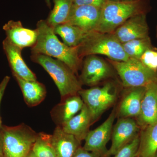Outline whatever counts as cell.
Instances as JSON below:
<instances>
[{
	"label": "cell",
	"mask_w": 157,
	"mask_h": 157,
	"mask_svg": "<svg viewBox=\"0 0 157 157\" xmlns=\"http://www.w3.org/2000/svg\"><path fill=\"white\" fill-rule=\"evenodd\" d=\"M107 1H110V2H120L121 0H107Z\"/></svg>",
	"instance_id": "cell-35"
},
{
	"label": "cell",
	"mask_w": 157,
	"mask_h": 157,
	"mask_svg": "<svg viewBox=\"0 0 157 157\" xmlns=\"http://www.w3.org/2000/svg\"><path fill=\"white\" fill-rule=\"evenodd\" d=\"M84 103L78 94L61 100L51 112L52 118L57 126H62L82 109Z\"/></svg>",
	"instance_id": "cell-16"
},
{
	"label": "cell",
	"mask_w": 157,
	"mask_h": 157,
	"mask_svg": "<svg viewBox=\"0 0 157 157\" xmlns=\"http://www.w3.org/2000/svg\"><path fill=\"white\" fill-rule=\"evenodd\" d=\"M46 4H47V6L50 8V0H45Z\"/></svg>",
	"instance_id": "cell-34"
},
{
	"label": "cell",
	"mask_w": 157,
	"mask_h": 157,
	"mask_svg": "<svg viewBox=\"0 0 157 157\" xmlns=\"http://www.w3.org/2000/svg\"><path fill=\"white\" fill-rule=\"evenodd\" d=\"M56 157H73L80 142L73 135L68 134L57 126L51 138Z\"/></svg>",
	"instance_id": "cell-17"
},
{
	"label": "cell",
	"mask_w": 157,
	"mask_h": 157,
	"mask_svg": "<svg viewBox=\"0 0 157 157\" xmlns=\"http://www.w3.org/2000/svg\"><path fill=\"white\" fill-rule=\"evenodd\" d=\"M0 157H5L4 155H0Z\"/></svg>",
	"instance_id": "cell-36"
},
{
	"label": "cell",
	"mask_w": 157,
	"mask_h": 157,
	"mask_svg": "<svg viewBox=\"0 0 157 157\" xmlns=\"http://www.w3.org/2000/svg\"><path fill=\"white\" fill-rule=\"evenodd\" d=\"M53 29L55 33L61 37L63 43L71 47L78 46L90 33L67 23L57 25Z\"/></svg>",
	"instance_id": "cell-22"
},
{
	"label": "cell",
	"mask_w": 157,
	"mask_h": 157,
	"mask_svg": "<svg viewBox=\"0 0 157 157\" xmlns=\"http://www.w3.org/2000/svg\"><path fill=\"white\" fill-rule=\"evenodd\" d=\"M136 157H140V156H139L137 155V156Z\"/></svg>",
	"instance_id": "cell-39"
},
{
	"label": "cell",
	"mask_w": 157,
	"mask_h": 157,
	"mask_svg": "<svg viewBox=\"0 0 157 157\" xmlns=\"http://www.w3.org/2000/svg\"><path fill=\"white\" fill-rule=\"evenodd\" d=\"M119 75L124 86L128 87L146 86L157 81V72L145 67L140 60L129 58L126 61L109 60Z\"/></svg>",
	"instance_id": "cell-6"
},
{
	"label": "cell",
	"mask_w": 157,
	"mask_h": 157,
	"mask_svg": "<svg viewBox=\"0 0 157 157\" xmlns=\"http://www.w3.org/2000/svg\"><path fill=\"white\" fill-rule=\"evenodd\" d=\"M38 133L25 124L14 127L2 125L0 134L5 157H27Z\"/></svg>",
	"instance_id": "cell-5"
},
{
	"label": "cell",
	"mask_w": 157,
	"mask_h": 157,
	"mask_svg": "<svg viewBox=\"0 0 157 157\" xmlns=\"http://www.w3.org/2000/svg\"><path fill=\"white\" fill-rule=\"evenodd\" d=\"M155 157H157V151L155 155Z\"/></svg>",
	"instance_id": "cell-37"
},
{
	"label": "cell",
	"mask_w": 157,
	"mask_h": 157,
	"mask_svg": "<svg viewBox=\"0 0 157 157\" xmlns=\"http://www.w3.org/2000/svg\"><path fill=\"white\" fill-rule=\"evenodd\" d=\"M122 44L124 51L129 58L138 60H140L147 50L155 48L149 36L143 39H134Z\"/></svg>",
	"instance_id": "cell-24"
},
{
	"label": "cell",
	"mask_w": 157,
	"mask_h": 157,
	"mask_svg": "<svg viewBox=\"0 0 157 157\" xmlns=\"http://www.w3.org/2000/svg\"><path fill=\"white\" fill-rule=\"evenodd\" d=\"M51 138V135L43 132L38 133L32 148L37 157H56Z\"/></svg>",
	"instance_id": "cell-25"
},
{
	"label": "cell",
	"mask_w": 157,
	"mask_h": 157,
	"mask_svg": "<svg viewBox=\"0 0 157 157\" xmlns=\"http://www.w3.org/2000/svg\"><path fill=\"white\" fill-rule=\"evenodd\" d=\"M113 33L122 44L134 39L148 37L146 13H140L130 17Z\"/></svg>",
	"instance_id": "cell-11"
},
{
	"label": "cell",
	"mask_w": 157,
	"mask_h": 157,
	"mask_svg": "<svg viewBox=\"0 0 157 157\" xmlns=\"http://www.w3.org/2000/svg\"><path fill=\"white\" fill-rule=\"evenodd\" d=\"M145 91L146 86L131 87L121 101L119 111L121 117H138Z\"/></svg>",
	"instance_id": "cell-19"
},
{
	"label": "cell",
	"mask_w": 157,
	"mask_h": 157,
	"mask_svg": "<svg viewBox=\"0 0 157 157\" xmlns=\"http://www.w3.org/2000/svg\"><path fill=\"white\" fill-rule=\"evenodd\" d=\"M74 6H91L102 8L107 0H73Z\"/></svg>",
	"instance_id": "cell-28"
},
{
	"label": "cell",
	"mask_w": 157,
	"mask_h": 157,
	"mask_svg": "<svg viewBox=\"0 0 157 157\" xmlns=\"http://www.w3.org/2000/svg\"><path fill=\"white\" fill-rule=\"evenodd\" d=\"M78 56L82 59L90 55H102L109 59L126 61L129 58L122 44L113 33L90 32L78 46Z\"/></svg>",
	"instance_id": "cell-3"
},
{
	"label": "cell",
	"mask_w": 157,
	"mask_h": 157,
	"mask_svg": "<svg viewBox=\"0 0 157 157\" xmlns=\"http://www.w3.org/2000/svg\"><path fill=\"white\" fill-rule=\"evenodd\" d=\"M27 157H37V156L35 155V154L34 153V152L33 151H31L30 152L28 156Z\"/></svg>",
	"instance_id": "cell-32"
},
{
	"label": "cell",
	"mask_w": 157,
	"mask_h": 157,
	"mask_svg": "<svg viewBox=\"0 0 157 157\" xmlns=\"http://www.w3.org/2000/svg\"><path fill=\"white\" fill-rule=\"evenodd\" d=\"M156 37L157 38V30H156Z\"/></svg>",
	"instance_id": "cell-38"
},
{
	"label": "cell",
	"mask_w": 157,
	"mask_h": 157,
	"mask_svg": "<svg viewBox=\"0 0 157 157\" xmlns=\"http://www.w3.org/2000/svg\"><path fill=\"white\" fill-rule=\"evenodd\" d=\"M146 13L143 0L133 2H110L107 1L101 8V16L96 32L113 33L132 16Z\"/></svg>",
	"instance_id": "cell-4"
},
{
	"label": "cell",
	"mask_w": 157,
	"mask_h": 157,
	"mask_svg": "<svg viewBox=\"0 0 157 157\" xmlns=\"http://www.w3.org/2000/svg\"><path fill=\"white\" fill-rule=\"evenodd\" d=\"M78 94L89 110L92 123L114 104L117 98L115 87L109 82L102 87L82 89Z\"/></svg>",
	"instance_id": "cell-7"
},
{
	"label": "cell",
	"mask_w": 157,
	"mask_h": 157,
	"mask_svg": "<svg viewBox=\"0 0 157 157\" xmlns=\"http://www.w3.org/2000/svg\"><path fill=\"white\" fill-rule=\"evenodd\" d=\"M140 137L139 135L119 151L113 157H136L138 154Z\"/></svg>",
	"instance_id": "cell-26"
},
{
	"label": "cell",
	"mask_w": 157,
	"mask_h": 157,
	"mask_svg": "<svg viewBox=\"0 0 157 157\" xmlns=\"http://www.w3.org/2000/svg\"><path fill=\"white\" fill-rule=\"evenodd\" d=\"M54 6L46 20L48 25L54 29L67 21L73 5V0H53Z\"/></svg>",
	"instance_id": "cell-23"
},
{
	"label": "cell",
	"mask_w": 157,
	"mask_h": 157,
	"mask_svg": "<svg viewBox=\"0 0 157 157\" xmlns=\"http://www.w3.org/2000/svg\"><path fill=\"white\" fill-rule=\"evenodd\" d=\"M137 1V0H121V2H133L135 1Z\"/></svg>",
	"instance_id": "cell-33"
},
{
	"label": "cell",
	"mask_w": 157,
	"mask_h": 157,
	"mask_svg": "<svg viewBox=\"0 0 157 157\" xmlns=\"http://www.w3.org/2000/svg\"><path fill=\"white\" fill-rule=\"evenodd\" d=\"M139 137L137 155L155 157L157 151V122L144 128Z\"/></svg>",
	"instance_id": "cell-21"
},
{
	"label": "cell",
	"mask_w": 157,
	"mask_h": 157,
	"mask_svg": "<svg viewBox=\"0 0 157 157\" xmlns=\"http://www.w3.org/2000/svg\"><path fill=\"white\" fill-rule=\"evenodd\" d=\"M6 38L13 45L21 49L31 47L36 42L38 33L35 30L25 28L21 21H9L3 27Z\"/></svg>",
	"instance_id": "cell-13"
},
{
	"label": "cell",
	"mask_w": 157,
	"mask_h": 157,
	"mask_svg": "<svg viewBox=\"0 0 157 157\" xmlns=\"http://www.w3.org/2000/svg\"><path fill=\"white\" fill-rule=\"evenodd\" d=\"M139 127L137 123L130 117L122 118L118 121L112 130V143L106 157L114 155L134 139L139 134Z\"/></svg>",
	"instance_id": "cell-9"
},
{
	"label": "cell",
	"mask_w": 157,
	"mask_h": 157,
	"mask_svg": "<svg viewBox=\"0 0 157 157\" xmlns=\"http://www.w3.org/2000/svg\"><path fill=\"white\" fill-rule=\"evenodd\" d=\"M10 77L9 76H5L0 83V106H1V102L2 100L6 87L10 81ZM2 120H1V116H0V129L2 128Z\"/></svg>",
	"instance_id": "cell-30"
},
{
	"label": "cell",
	"mask_w": 157,
	"mask_h": 157,
	"mask_svg": "<svg viewBox=\"0 0 157 157\" xmlns=\"http://www.w3.org/2000/svg\"><path fill=\"white\" fill-rule=\"evenodd\" d=\"M2 46L12 75L25 80H37L36 76L26 64L22 58L21 49L12 44L6 38L3 41Z\"/></svg>",
	"instance_id": "cell-14"
},
{
	"label": "cell",
	"mask_w": 157,
	"mask_h": 157,
	"mask_svg": "<svg viewBox=\"0 0 157 157\" xmlns=\"http://www.w3.org/2000/svg\"><path fill=\"white\" fill-rule=\"evenodd\" d=\"M101 11V8L96 6L73 5L66 23L87 32L95 31L100 20Z\"/></svg>",
	"instance_id": "cell-12"
},
{
	"label": "cell",
	"mask_w": 157,
	"mask_h": 157,
	"mask_svg": "<svg viewBox=\"0 0 157 157\" xmlns=\"http://www.w3.org/2000/svg\"><path fill=\"white\" fill-rule=\"evenodd\" d=\"M73 157H104L98 153L87 151L83 147L79 146L76 150Z\"/></svg>",
	"instance_id": "cell-29"
},
{
	"label": "cell",
	"mask_w": 157,
	"mask_h": 157,
	"mask_svg": "<svg viewBox=\"0 0 157 157\" xmlns=\"http://www.w3.org/2000/svg\"><path fill=\"white\" fill-rule=\"evenodd\" d=\"M4 155L2 140V137H1V134H0V155Z\"/></svg>",
	"instance_id": "cell-31"
},
{
	"label": "cell",
	"mask_w": 157,
	"mask_h": 157,
	"mask_svg": "<svg viewBox=\"0 0 157 157\" xmlns=\"http://www.w3.org/2000/svg\"><path fill=\"white\" fill-rule=\"evenodd\" d=\"M140 61L145 67L157 72V50L156 48L147 50L142 55Z\"/></svg>",
	"instance_id": "cell-27"
},
{
	"label": "cell",
	"mask_w": 157,
	"mask_h": 157,
	"mask_svg": "<svg viewBox=\"0 0 157 157\" xmlns=\"http://www.w3.org/2000/svg\"><path fill=\"white\" fill-rule=\"evenodd\" d=\"M22 91L26 104L30 107L39 105L45 99L46 89L43 83L37 80H27L13 75Z\"/></svg>",
	"instance_id": "cell-20"
},
{
	"label": "cell",
	"mask_w": 157,
	"mask_h": 157,
	"mask_svg": "<svg viewBox=\"0 0 157 157\" xmlns=\"http://www.w3.org/2000/svg\"><path fill=\"white\" fill-rule=\"evenodd\" d=\"M31 59L39 64L50 75L58 89L61 100L78 94L82 89L76 74L63 62L45 55L32 53Z\"/></svg>",
	"instance_id": "cell-2"
},
{
	"label": "cell",
	"mask_w": 157,
	"mask_h": 157,
	"mask_svg": "<svg viewBox=\"0 0 157 157\" xmlns=\"http://www.w3.org/2000/svg\"><path fill=\"white\" fill-rule=\"evenodd\" d=\"M137 118V124L143 128L157 122V81L146 86L140 114Z\"/></svg>",
	"instance_id": "cell-15"
},
{
	"label": "cell",
	"mask_w": 157,
	"mask_h": 157,
	"mask_svg": "<svg viewBox=\"0 0 157 157\" xmlns=\"http://www.w3.org/2000/svg\"><path fill=\"white\" fill-rule=\"evenodd\" d=\"M36 29L38 38L36 44L31 48L32 53L45 55L59 60L76 74L81 62L78 56V46L69 47L61 42L46 20L38 21Z\"/></svg>",
	"instance_id": "cell-1"
},
{
	"label": "cell",
	"mask_w": 157,
	"mask_h": 157,
	"mask_svg": "<svg viewBox=\"0 0 157 157\" xmlns=\"http://www.w3.org/2000/svg\"><path fill=\"white\" fill-rule=\"evenodd\" d=\"M116 116L115 111L113 110L103 124L89 132L84 140L85 142L83 147L84 149L98 153L106 157L108 151L106 146L111 137Z\"/></svg>",
	"instance_id": "cell-8"
},
{
	"label": "cell",
	"mask_w": 157,
	"mask_h": 157,
	"mask_svg": "<svg viewBox=\"0 0 157 157\" xmlns=\"http://www.w3.org/2000/svg\"><path fill=\"white\" fill-rule=\"evenodd\" d=\"M86 57L79 79L82 84L95 85L111 76V68L103 59L95 55Z\"/></svg>",
	"instance_id": "cell-10"
},
{
	"label": "cell",
	"mask_w": 157,
	"mask_h": 157,
	"mask_svg": "<svg viewBox=\"0 0 157 157\" xmlns=\"http://www.w3.org/2000/svg\"><path fill=\"white\" fill-rule=\"evenodd\" d=\"M92 123L89 110L84 104L78 114L60 127L65 132L73 135L81 142L85 139Z\"/></svg>",
	"instance_id": "cell-18"
}]
</instances>
